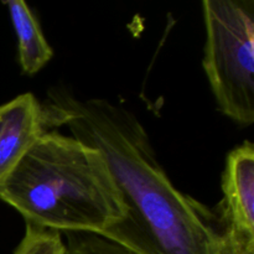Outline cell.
<instances>
[{
	"label": "cell",
	"instance_id": "6",
	"mask_svg": "<svg viewBox=\"0 0 254 254\" xmlns=\"http://www.w3.org/2000/svg\"><path fill=\"white\" fill-rule=\"evenodd\" d=\"M17 39V59L22 73L35 74L54 56L41 25L29 5L22 0L5 1Z\"/></svg>",
	"mask_w": 254,
	"mask_h": 254
},
{
	"label": "cell",
	"instance_id": "8",
	"mask_svg": "<svg viewBox=\"0 0 254 254\" xmlns=\"http://www.w3.org/2000/svg\"><path fill=\"white\" fill-rule=\"evenodd\" d=\"M66 254H134L118 243L94 233H66Z\"/></svg>",
	"mask_w": 254,
	"mask_h": 254
},
{
	"label": "cell",
	"instance_id": "5",
	"mask_svg": "<svg viewBox=\"0 0 254 254\" xmlns=\"http://www.w3.org/2000/svg\"><path fill=\"white\" fill-rule=\"evenodd\" d=\"M54 112L32 93L0 106V186L30 149L50 130H56Z\"/></svg>",
	"mask_w": 254,
	"mask_h": 254
},
{
	"label": "cell",
	"instance_id": "3",
	"mask_svg": "<svg viewBox=\"0 0 254 254\" xmlns=\"http://www.w3.org/2000/svg\"><path fill=\"white\" fill-rule=\"evenodd\" d=\"M203 69L221 113L254 123V1L205 0Z\"/></svg>",
	"mask_w": 254,
	"mask_h": 254
},
{
	"label": "cell",
	"instance_id": "4",
	"mask_svg": "<svg viewBox=\"0 0 254 254\" xmlns=\"http://www.w3.org/2000/svg\"><path fill=\"white\" fill-rule=\"evenodd\" d=\"M223 197L216 211L243 254H254V145L245 141L228 153Z\"/></svg>",
	"mask_w": 254,
	"mask_h": 254
},
{
	"label": "cell",
	"instance_id": "1",
	"mask_svg": "<svg viewBox=\"0 0 254 254\" xmlns=\"http://www.w3.org/2000/svg\"><path fill=\"white\" fill-rule=\"evenodd\" d=\"M47 101L57 128L103 154L127 213L103 237L134 254H243L232 233L208 206L173 185L143 124L107 99H79L66 89Z\"/></svg>",
	"mask_w": 254,
	"mask_h": 254
},
{
	"label": "cell",
	"instance_id": "7",
	"mask_svg": "<svg viewBox=\"0 0 254 254\" xmlns=\"http://www.w3.org/2000/svg\"><path fill=\"white\" fill-rule=\"evenodd\" d=\"M14 254H66V246L60 232L26 223L24 238Z\"/></svg>",
	"mask_w": 254,
	"mask_h": 254
},
{
	"label": "cell",
	"instance_id": "2",
	"mask_svg": "<svg viewBox=\"0 0 254 254\" xmlns=\"http://www.w3.org/2000/svg\"><path fill=\"white\" fill-rule=\"evenodd\" d=\"M0 200L25 223L56 232L102 236L127 213L112 171L98 149L47 131L0 186Z\"/></svg>",
	"mask_w": 254,
	"mask_h": 254
}]
</instances>
